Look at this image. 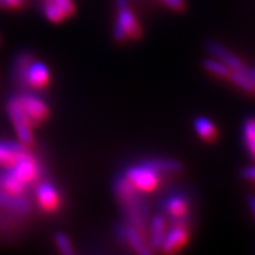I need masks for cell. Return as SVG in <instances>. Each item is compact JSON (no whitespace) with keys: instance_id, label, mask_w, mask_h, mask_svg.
Segmentation results:
<instances>
[{"instance_id":"1","label":"cell","mask_w":255,"mask_h":255,"mask_svg":"<svg viewBox=\"0 0 255 255\" xmlns=\"http://www.w3.org/2000/svg\"><path fill=\"white\" fill-rule=\"evenodd\" d=\"M115 194L123 206V211L128 220V224L143 235L146 232V219L148 215V205L142 195V191L138 190L124 175L119 176L114 184Z\"/></svg>"},{"instance_id":"2","label":"cell","mask_w":255,"mask_h":255,"mask_svg":"<svg viewBox=\"0 0 255 255\" xmlns=\"http://www.w3.org/2000/svg\"><path fill=\"white\" fill-rule=\"evenodd\" d=\"M124 176L142 193H151L160 184V173L143 161L128 167Z\"/></svg>"},{"instance_id":"3","label":"cell","mask_w":255,"mask_h":255,"mask_svg":"<svg viewBox=\"0 0 255 255\" xmlns=\"http://www.w3.org/2000/svg\"><path fill=\"white\" fill-rule=\"evenodd\" d=\"M7 112L21 143L26 144V146L33 143L34 135L33 131H31L33 125H31V123L27 119L24 108H22L20 101H18V97H13L8 99Z\"/></svg>"},{"instance_id":"4","label":"cell","mask_w":255,"mask_h":255,"mask_svg":"<svg viewBox=\"0 0 255 255\" xmlns=\"http://www.w3.org/2000/svg\"><path fill=\"white\" fill-rule=\"evenodd\" d=\"M10 215L12 220L17 218L24 219L30 212V199L27 194H13L0 186V219L3 220L4 215Z\"/></svg>"},{"instance_id":"5","label":"cell","mask_w":255,"mask_h":255,"mask_svg":"<svg viewBox=\"0 0 255 255\" xmlns=\"http://www.w3.org/2000/svg\"><path fill=\"white\" fill-rule=\"evenodd\" d=\"M17 97H18V101L33 127L40 124L42 121L47 119L50 110H48L47 103L42 98L30 94V93H22Z\"/></svg>"},{"instance_id":"6","label":"cell","mask_w":255,"mask_h":255,"mask_svg":"<svg viewBox=\"0 0 255 255\" xmlns=\"http://www.w3.org/2000/svg\"><path fill=\"white\" fill-rule=\"evenodd\" d=\"M116 8H118V21L116 24L124 27L127 31L128 38L131 39H138L142 35L141 25L135 18L134 13L129 8V1L128 0H115Z\"/></svg>"},{"instance_id":"7","label":"cell","mask_w":255,"mask_h":255,"mask_svg":"<svg viewBox=\"0 0 255 255\" xmlns=\"http://www.w3.org/2000/svg\"><path fill=\"white\" fill-rule=\"evenodd\" d=\"M50 81V69L42 61L31 60L24 74V89L40 90L47 86Z\"/></svg>"},{"instance_id":"8","label":"cell","mask_w":255,"mask_h":255,"mask_svg":"<svg viewBox=\"0 0 255 255\" xmlns=\"http://www.w3.org/2000/svg\"><path fill=\"white\" fill-rule=\"evenodd\" d=\"M35 198L43 211L55 212L60 207L61 199L56 186L50 181H40L35 189Z\"/></svg>"},{"instance_id":"9","label":"cell","mask_w":255,"mask_h":255,"mask_svg":"<svg viewBox=\"0 0 255 255\" xmlns=\"http://www.w3.org/2000/svg\"><path fill=\"white\" fill-rule=\"evenodd\" d=\"M188 239V227H185V225H172V228L165 232L160 250L165 254H172V253L178 252L186 245Z\"/></svg>"},{"instance_id":"10","label":"cell","mask_w":255,"mask_h":255,"mask_svg":"<svg viewBox=\"0 0 255 255\" xmlns=\"http://www.w3.org/2000/svg\"><path fill=\"white\" fill-rule=\"evenodd\" d=\"M161 208L169 219L181 218L189 214V201L181 193H172L161 202Z\"/></svg>"},{"instance_id":"11","label":"cell","mask_w":255,"mask_h":255,"mask_svg":"<svg viewBox=\"0 0 255 255\" xmlns=\"http://www.w3.org/2000/svg\"><path fill=\"white\" fill-rule=\"evenodd\" d=\"M206 48L211 54V56L216 57L219 60H222L223 63L227 64L232 71H241V69H245L246 65L240 60V57L236 56L233 52H231L229 50L223 46V44L218 43L215 40H210L206 44Z\"/></svg>"},{"instance_id":"12","label":"cell","mask_w":255,"mask_h":255,"mask_svg":"<svg viewBox=\"0 0 255 255\" xmlns=\"http://www.w3.org/2000/svg\"><path fill=\"white\" fill-rule=\"evenodd\" d=\"M27 150L21 142L0 141V167H10Z\"/></svg>"},{"instance_id":"13","label":"cell","mask_w":255,"mask_h":255,"mask_svg":"<svg viewBox=\"0 0 255 255\" xmlns=\"http://www.w3.org/2000/svg\"><path fill=\"white\" fill-rule=\"evenodd\" d=\"M124 242H127L128 245L130 246L137 254L139 255H148L151 254V249L146 244L142 237V233L134 228L133 225L125 224V232H124Z\"/></svg>"},{"instance_id":"14","label":"cell","mask_w":255,"mask_h":255,"mask_svg":"<svg viewBox=\"0 0 255 255\" xmlns=\"http://www.w3.org/2000/svg\"><path fill=\"white\" fill-rule=\"evenodd\" d=\"M165 227L167 224H165L164 216H152L151 222H150V241H148V246L151 250H160L165 232H167Z\"/></svg>"},{"instance_id":"15","label":"cell","mask_w":255,"mask_h":255,"mask_svg":"<svg viewBox=\"0 0 255 255\" xmlns=\"http://www.w3.org/2000/svg\"><path fill=\"white\" fill-rule=\"evenodd\" d=\"M228 78L241 90L246 91L249 94L255 93V73L248 67L241 71H232Z\"/></svg>"},{"instance_id":"16","label":"cell","mask_w":255,"mask_h":255,"mask_svg":"<svg viewBox=\"0 0 255 255\" xmlns=\"http://www.w3.org/2000/svg\"><path fill=\"white\" fill-rule=\"evenodd\" d=\"M147 165L154 168L159 173H177L182 169V164L178 160L168 158H151L143 160Z\"/></svg>"},{"instance_id":"17","label":"cell","mask_w":255,"mask_h":255,"mask_svg":"<svg viewBox=\"0 0 255 255\" xmlns=\"http://www.w3.org/2000/svg\"><path fill=\"white\" fill-rule=\"evenodd\" d=\"M33 60V55L27 51H22L16 56V60L13 64V80L16 81L18 88H21L24 90V74L26 71L27 65L30 64V61Z\"/></svg>"},{"instance_id":"18","label":"cell","mask_w":255,"mask_h":255,"mask_svg":"<svg viewBox=\"0 0 255 255\" xmlns=\"http://www.w3.org/2000/svg\"><path fill=\"white\" fill-rule=\"evenodd\" d=\"M194 128L197 134L207 142H212L218 135L215 124L208 118H205V116H199V118L195 119Z\"/></svg>"},{"instance_id":"19","label":"cell","mask_w":255,"mask_h":255,"mask_svg":"<svg viewBox=\"0 0 255 255\" xmlns=\"http://www.w3.org/2000/svg\"><path fill=\"white\" fill-rule=\"evenodd\" d=\"M203 68L208 73L214 74V76L220 78H228L232 72V69L227 64H224L222 60H219L214 56L207 57V59L203 60Z\"/></svg>"},{"instance_id":"20","label":"cell","mask_w":255,"mask_h":255,"mask_svg":"<svg viewBox=\"0 0 255 255\" xmlns=\"http://www.w3.org/2000/svg\"><path fill=\"white\" fill-rule=\"evenodd\" d=\"M242 135L245 146L255 160V118H248L242 127Z\"/></svg>"},{"instance_id":"21","label":"cell","mask_w":255,"mask_h":255,"mask_svg":"<svg viewBox=\"0 0 255 255\" xmlns=\"http://www.w3.org/2000/svg\"><path fill=\"white\" fill-rule=\"evenodd\" d=\"M43 12L44 16L47 17L51 22H60L65 18L64 13L61 12V9L57 7L56 4L52 1V0H46L43 4Z\"/></svg>"},{"instance_id":"22","label":"cell","mask_w":255,"mask_h":255,"mask_svg":"<svg viewBox=\"0 0 255 255\" xmlns=\"http://www.w3.org/2000/svg\"><path fill=\"white\" fill-rule=\"evenodd\" d=\"M55 245H56L57 250L61 253V254H65V255H73L74 253V248L72 245L71 240L68 239L67 236L59 232L55 235Z\"/></svg>"},{"instance_id":"23","label":"cell","mask_w":255,"mask_h":255,"mask_svg":"<svg viewBox=\"0 0 255 255\" xmlns=\"http://www.w3.org/2000/svg\"><path fill=\"white\" fill-rule=\"evenodd\" d=\"M57 7L60 8L64 16H72L74 13V3L72 0H52Z\"/></svg>"},{"instance_id":"24","label":"cell","mask_w":255,"mask_h":255,"mask_svg":"<svg viewBox=\"0 0 255 255\" xmlns=\"http://www.w3.org/2000/svg\"><path fill=\"white\" fill-rule=\"evenodd\" d=\"M241 175L242 177L245 178V180H248V181L255 182V164L244 168L241 172Z\"/></svg>"},{"instance_id":"25","label":"cell","mask_w":255,"mask_h":255,"mask_svg":"<svg viewBox=\"0 0 255 255\" xmlns=\"http://www.w3.org/2000/svg\"><path fill=\"white\" fill-rule=\"evenodd\" d=\"M161 1H164L165 5L173 10H182L185 8L184 0H161Z\"/></svg>"},{"instance_id":"26","label":"cell","mask_w":255,"mask_h":255,"mask_svg":"<svg viewBox=\"0 0 255 255\" xmlns=\"http://www.w3.org/2000/svg\"><path fill=\"white\" fill-rule=\"evenodd\" d=\"M4 1H5L7 8H13V9L20 8L22 3H24V0H4Z\"/></svg>"},{"instance_id":"27","label":"cell","mask_w":255,"mask_h":255,"mask_svg":"<svg viewBox=\"0 0 255 255\" xmlns=\"http://www.w3.org/2000/svg\"><path fill=\"white\" fill-rule=\"evenodd\" d=\"M248 203H249V207H250V210H252L253 215H254V218H255V195L249 197Z\"/></svg>"},{"instance_id":"28","label":"cell","mask_w":255,"mask_h":255,"mask_svg":"<svg viewBox=\"0 0 255 255\" xmlns=\"http://www.w3.org/2000/svg\"><path fill=\"white\" fill-rule=\"evenodd\" d=\"M3 8H7V5H5L4 0H0V9H3Z\"/></svg>"},{"instance_id":"29","label":"cell","mask_w":255,"mask_h":255,"mask_svg":"<svg viewBox=\"0 0 255 255\" xmlns=\"http://www.w3.org/2000/svg\"><path fill=\"white\" fill-rule=\"evenodd\" d=\"M254 73H255V72H254Z\"/></svg>"}]
</instances>
